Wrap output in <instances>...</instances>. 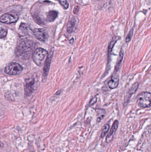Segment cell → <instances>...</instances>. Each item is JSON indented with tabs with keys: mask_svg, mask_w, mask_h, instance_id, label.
I'll return each instance as SVG.
<instances>
[{
	"mask_svg": "<svg viewBox=\"0 0 151 152\" xmlns=\"http://www.w3.org/2000/svg\"><path fill=\"white\" fill-rule=\"evenodd\" d=\"M35 43L31 40L21 41L17 48V53L23 59H28L33 55L35 49Z\"/></svg>",
	"mask_w": 151,
	"mask_h": 152,
	"instance_id": "6da1fadb",
	"label": "cell"
},
{
	"mask_svg": "<svg viewBox=\"0 0 151 152\" xmlns=\"http://www.w3.org/2000/svg\"><path fill=\"white\" fill-rule=\"evenodd\" d=\"M151 101V94L150 92H143L137 96V104L141 108H150Z\"/></svg>",
	"mask_w": 151,
	"mask_h": 152,
	"instance_id": "7a4b0ae2",
	"label": "cell"
},
{
	"mask_svg": "<svg viewBox=\"0 0 151 152\" xmlns=\"http://www.w3.org/2000/svg\"><path fill=\"white\" fill-rule=\"evenodd\" d=\"M48 55V52L46 50L42 48H38L35 50L32 55L33 60L37 66H40L43 64L44 59Z\"/></svg>",
	"mask_w": 151,
	"mask_h": 152,
	"instance_id": "3957f363",
	"label": "cell"
},
{
	"mask_svg": "<svg viewBox=\"0 0 151 152\" xmlns=\"http://www.w3.org/2000/svg\"><path fill=\"white\" fill-rule=\"evenodd\" d=\"M23 70V68L17 63H11L5 67L4 72L10 75H19Z\"/></svg>",
	"mask_w": 151,
	"mask_h": 152,
	"instance_id": "277c9868",
	"label": "cell"
},
{
	"mask_svg": "<svg viewBox=\"0 0 151 152\" xmlns=\"http://www.w3.org/2000/svg\"><path fill=\"white\" fill-rule=\"evenodd\" d=\"M33 34L36 39L42 42H45L48 37V32L43 28H36L34 30Z\"/></svg>",
	"mask_w": 151,
	"mask_h": 152,
	"instance_id": "5b68a950",
	"label": "cell"
},
{
	"mask_svg": "<svg viewBox=\"0 0 151 152\" xmlns=\"http://www.w3.org/2000/svg\"><path fill=\"white\" fill-rule=\"evenodd\" d=\"M18 19L17 15H13L10 14H5L0 18V21L6 24H11L17 22Z\"/></svg>",
	"mask_w": 151,
	"mask_h": 152,
	"instance_id": "8992f818",
	"label": "cell"
},
{
	"mask_svg": "<svg viewBox=\"0 0 151 152\" xmlns=\"http://www.w3.org/2000/svg\"><path fill=\"white\" fill-rule=\"evenodd\" d=\"M118 124L119 122L118 120H116L114 121L112 127L111 129L110 130V133H109L108 135L106 137V142L109 143L111 142L113 140V137H114L116 131L118 129Z\"/></svg>",
	"mask_w": 151,
	"mask_h": 152,
	"instance_id": "52a82bcc",
	"label": "cell"
},
{
	"mask_svg": "<svg viewBox=\"0 0 151 152\" xmlns=\"http://www.w3.org/2000/svg\"><path fill=\"white\" fill-rule=\"evenodd\" d=\"M53 52H54V50H53V49H52L50 52L49 54L48 55V57L44 65V69H43V77H47L48 74L51 60L53 57Z\"/></svg>",
	"mask_w": 151,
	"mask_h": 152,
	"instance_id": "ba28073f",
	"label": "cell"
},
{
	"mask_svg": "<svg viewBox=\"0 0 151 152\" xmlns=\"http://www.w3.org/2000/svg\"><path fill=\"white\" fill-rule=\"evenodd\" d=\"M35 82L33 79L28 80L25 85V94L26 96H29L33 93L34 88Z\"/></svg>",
	"mask_w": 151,
	"mask_h": 152,
	"instance_id": "9c48e42d",
	"label": "cell"
},
{
	"mask_svg": "<svg viewBox=\"0 0 151 152\" xmlns=\"http://www.w3.org/2000/svg\"><path fill=\"white\" fill-rule=\"evenodd\" d=\"M108 85L111 89H114L117 88L119 85V77L117 73L115 72L113 73L111 80L108 82Z\"/></svg>",
	"mask_w": 151,
	"mask_h": 152,
	"instance_id": "30bf717a",
	"label": "cell"
},
{
	"mask_svg": "<svg viewBox=\"0 0 151 152\" xmlns=\"http://www.w3.org/2000/svg\"><path fill=\"white\" fill-rule=\"evenodd\" d=\"M76 20L73 19L68 23V26H67V31L68 33H72L76 29Z\"/></svg>",
	"mask_w": 151,
	"mask_h": 152,
	"instance_id": "8fae6325",
	"label": "cell"
},
{
	"mask_svg": "<svg viewBox=\"0 0 151 152\" xmlns=\"http://www.w3.org/2000/svg\"><path fill=\"white\" fill-rule=\"evenodd\" d=\"M57 12L52 11L49 12L47 15V20L48 22H53L58 16Z\"/></svg>",
	"mask_w": 151,
	"mask_h": 152,
	"instance_id": "7c38bea8",
	"label": "cell"
},
{
	"mask_svg": "<svg viewBox=\"0 0 151 152\" xmlns=\"http://www.w3.org/2000/svg\"><path fill=\"white\" fill-rule=\"evenodd\" d=\"M123 57H124V51H123V49H121L120 52L119 56L118 58V61H117V62L115 67V71H116L115 73H116L119 69L121 64L122 60H123Z\"/></svg>",
	"mask_w": 151,
	"mask_h": 152,
	"instance_id": "4fadbf2b",
	"label": "cell"
},
{
	"mask_svg": "<svg viewBox=\"0 0 151 152\" xmlns=\"http://www.w3.org/2000/svg\"><path fill=\"white\" fill-rule=\"evenodd\" d=\"M97 116V121L98 122H100L103 118L104 117L105 115V110H103V109H98L96 110Z\"/></svg>",
	"mask_w": 151,
	"mask_h": 152,
	"instance_id": "5bb4252c",
	"label": "cell"
},
{
	"mask_svg": "<svg viewBox=\"0 0 151 152\" xmlns=\"http://www.w3.org/2000/svg\"><path fill=\"white\" fill-rule=\"evenodd\" d=\"M138 87H139V84L137 82H136L135 84L132 86L129 89V91L128 93V95H129V97L130 98V96L131 95L133 94H135L137 90L138 89Z\"/></svg>",
	"mask_w": 151,
	"mask_h": 152,
	"instance_id": "9a60e30c",
	"label": "cell"
},
{
	"mask_svg": "<svg viewBox=\"0 0 151 152\" xmlns=\"http://www.w3.org/2000/svg\"><path fill=\"white\" fill-rule=\"evenodd\" d=\"M117 42V40L116 38H113L111 41V43L109 44V46H108V59L110 58V57L112 51L113 49V47H114V45Z\"/></svg>",
	"mask_w": 151,
	"mask_h": 152,
	"instance_id": "2e32d148",
	"label": "cell"
},
{
	"mask_svg": "<svg viewBox=\"0 0 151 152\" xmlns=\"http://www.w3.org/2000/svg\"><path fill=\"white\" fill-rule=\"evenodd\" d=\"M109 129H110V126L109 124H107L105 125L102 130V134H101V137L102 138L104 137L105 135L107 134L109 131Z\"/></svg>",
	"mask_w": 151,
	"mask_h": 152,
	"instance_id": "e0dca14e",
	"label": "cell"
},
{
	"mask_svg": "<svg viewBox=\"0 0 151 152\" xmlns=\"http://www.w3.org/2000/svg\"><path fill=\"white\" fill-rule=\"evenodd\" d=\"M8 30L6 28H0V38H4L7 35Z\"/></svg>",
	"mask_w": 151,
	"mask_h": 152,
	"instance_id": "ac0fdd59",
	"label": "cell"
},
{
	"mask_svg": "<svg viewBox=\"0 0 151 152\" xmlns=\"http://www.w3.org/2000/svg\"><path fill=\"white\" fill-rule=\"evenodd\" d=\"M56 1L59 2L60 4L64 7V9H67L68 8L69 4H68V2H67L66 0H56Z\"/></svg>",
	"mask_w": 151,
	"mask_h": 152,
	"instance_id": "d6986e66",
	"label": "cell"
},
{
	"mask_svg": "<svg viewBox=\"0 0 151 152\" xmlns=\"http://www.w3.org/2000/svg\"><path fill=\"white\" fill-rule=\"evenodd\" d=\"M133 34H134V29H132L129 31L127 36L126 38V42H129L131 41L132 37H133Z\"/></svg>",
	"mask_w": 151,
	"mask_h": 152,
	"instance_id": "ffe728a7",
	"label": "cell"
},
{
	"mask_svg": "<svg viewBox=\"0 0 151 152\" xmlns=\"http://www.w3.org/2000/svg\"><path fill=\"white\" fill-rule=\"evenodd\" d=\"M20 29L22 31V32H26L28 29V27L27 26L26 24H22L20 25Z\"/></svg>",
	"mask_w": 151,
	"mask_h": 152,
	"instance_id": "44dd1931",
	"label": "cell"
},
{
	"mask_svg": "<svg viewBox=\"0 0 151 152\" xmlns=\"http://www.w3.org/2000/svg\"><path fill=\"white\" fill-rule=\"evenodd\" d=\"M97 98L96 97H94L91 99V101H90L89 103L90 105H92L93 104H95V103H96L97 101Z\"/></svg>",
	"mask_w": 151,
	"mask_h": 152,
	"instance_id": "7402d4cb",
	"label": "cell"
},
{
	"mask_svg": "<svg viewBox=\"0 0 151 152\" xmlns=\"http://www.w3.org/2000/svg\"><path fill=\"white\" fill-rule=\"evenodd\" d=\"M98 1H100V0H98Z\"/></svg>",
	"mask_w": 151,
	"mask_h": 152,
	"instance_id": "603a6c76",
	"label": "cell"
}]
</instances>
